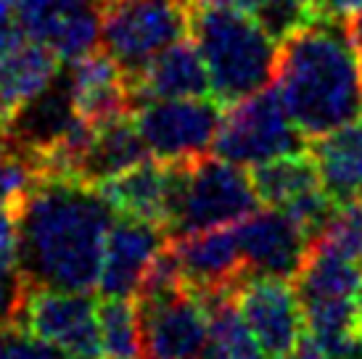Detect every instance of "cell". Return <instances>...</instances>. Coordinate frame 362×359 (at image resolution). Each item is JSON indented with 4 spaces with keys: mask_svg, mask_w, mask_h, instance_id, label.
<instances>
[{
    "mask_svg": "<svg viewBox=\"0 0 362 359\" xmlns=\"http://www.w3.org/2000/svg\"><path fill=\"white\" fill-rule=\"evenodd\" d=\"M114 209L77 177H37L19 206V278L27 288H98Z\"/></svg>",
    "mask_w": 362,
    "mask_h": 359,
    "instance_id": "cell-1",
    "label": "cell"
},
{
    "mask_svg": "<svg viewBox=\"0 0 362 359\" xmlns=\"http://www.w3.org/2000/svg\"><path fill=\"white\" fill-rule=\"evenodd\" d=\"M275 88L307 140L362 117V56L346 19H315L281 40Z\"/></svg>",
    "mask_w": 362,
    "mask_h": 359,
    "instance_id": "cell-2",
    "label": "cell"
},
{
    "mask_svg": "<svg viewBox=\"0 0 362 359\" xmlns=\"http://www.w3.org/2000/svg\"><path fill=\"white\" fill-rule=\"evenodd\" d=\"M191 35L209 71L211 98L225 109L275 82L281 42L252 13L193 0Z\"/></svg>",
    "mask_w": 362,
    "mask_h": 359,
    "instance_id": "cell-3",
    "label": "cell"
},
{
    "mask_svg": "<svg viewBox=\"0 0 362 359\" xmlns=\"http://www.w3.org/2000/svg\"><path fill=\"white\" fill-rule=\"evenodd\" d=\"M259 196L252 172L220 156L170 164V238L225 228L257 211Z\"/></svg>",
    "mask_w": 362,
    "mask_h": 359,
    "instance_id": "cell-4",
    "label": "cell"
},
{
    "mask_svg": "<svg viewBox=\"0 0 362 359\" xmlns=\"http://www.w3.org/2000/svg\"><path fill=\"white\" fill-rule=\"evenodd\" d=\"M307 146L310 140L296 127L272 82L270 88L228 106L214 140V153L252 170L278 156L307 151Z\"/></svg>",
    "mask_w": 362,
    "mask_h": 359,
    "instance_id": "cell-5",
    "label": "cell"
},
{
    "mask_svg": "<svg viewBox=\"0 0 362 359\" xmlns=\"http://www.w3.org/2000/svg\"><path fill=\"white\" fill-rule=\"evenodd\" d=\"M193 0L103 3L101 42L124 74L141 71L164 48L191 35Z\"/></svg>",
    "mask_w": 362,
    "mask_h": 359,
    "instance_id": "cell-6",
    "label": "cell"
},
{
    "mask_svg": "<svg viewBox=\"0 0 362 359\" xmlns=\"http://www.w3.org/2000/svg\"><path fill=\"white\" fill-rule=\"evenodd\" d=\"M146 148L161 164H191L209 153L220 130V103L206 98H156L132 111Z\"/></svg>",
    "mask_w": 362,
    "mask_h": 359,
    "instance_id": "cell-7",
    "label": "cell"
},
{
    "mask_svg": "<svg viewBox=\"0 0 362 359\" xmlns=\"http://www.w3.org/2000/svg\"><path fill=\"white\" fill-rule=\"evenodd\" d=\"M16 322L71 359H103L98 301L90 293L24 286Z\"/></svg>",
    "mask_w": 362,
    "mask_h": 359,
    "instance_id": "cell-8",
    "label": "cell"
},
{
    "mask_svg": "<svg viewBox=\"0 0 362 359\" xmlns=\"http://www.w3.org/2000/svg\"><path fill=\"white\" fill-rule=\"evenodd\" d=\"M143 359H206L209 312L188 286L153 299H135Z\"/></svg>",
    "mask_w": 362,
    "mask_h": 359,
    "instance_id": "cell-9",
    "label": "cell"
},
{
    "mask_svg": "<svg viewBox=\"0 0 362 359\" xmlns=\"http://www.w3.org/2000/svg\"><path fill=\"white\" fill-rule=\"evenodd\" d=\"M235 301L264 357L286 359L299 351L307 328L296 283L275 275H246L235 286Z\"/></svg>",
    "mask_w": 362,
    "mask_h": 359,
    "instance_id": "cell-10",
    "label": "cell"
},
{
    "mask_svg": "<svg viewBox=\"0 0 362 359\" xmlns=\"http://www.w3.org/2000/svg\"><path fill=\"white\" fill-rule=\"evenodd\" d=\"M249 275H275L293 280L312 246V235L299 220L281 206L267 211H252L235 225Z\"/></svg>",
    "mask_w": 362,
    "mask_h": 359,
    "instance_id": "cell-11",
    "label": "cell"
},
{
    "mask_svg": "<svg viewBox=\"0 0 362 359\" xmlns=\"http://www.w3.org/2000/svg\"><path fill=\"white\" fill-rule=\"evenodd\" d=\"M170 243V233L146 220L124 217L114 220L103 249L101 278L98 290L101 296H135L146 269L151 267L164 246Z\"/></svg>",
    "mask_w": 362,
    "mask_h": 359,
    "instance_id": "cell-12",
    "label": "cell"
},
{
    "mask_svg": "<svg viewBox=\"0 0 362 359\" xmlns=\"http://www.w3.org/2000/svg\"><path fill=\"white\" fill-rule=\"evenodd\" d=\"M172 246L180 261L185 286L199 296L235 290V286L249 275L235 230H204L172 238Z\"/></svg>",
    "mask_w": 362,
    "mask_h": 359,
    "instance_id": "cell-13",
    "label": "cell"
},
{
    "mask_svg": "<svg viewBox=\"0 0 362 359\" xmlns=\"http://www.w3.org/2000/svg\"><path fill=\"white\" fill-rule=\"evenodd\" d=\"M69 88L74 109L93 127L127 117L132 111L130 80L109 50H93L69 64Z\"/></svg>",
    "mask_w": 362,
    "mask_h": 359,
    "instance_id": "cell-14",
    "label": "cell"
},
{
    "mask_svg": "<svg viewBox=\"0 0 362 359\" xmlns=\"http://www.w3.org/2000/svg\"><path fill=\"white\" fill-rule=\"evenodd\" d=\"M132 90V111L156 98H206L211 95L209 71L196 42L182 37L156 53L141 71L127 77Z\"/></svg>",
    "mask_w": 362,
    "mask_h": 359,
    "instance_id": "cell-15",
    "label": "cell"
},
{
    "mask_svg": "<svg viewBox=\"0 0 362 359\" xmlns=\"http://www.w3.org/2000/svg\"><path fill=\"white\" fill-rule=\"evenodd\" d=\"M74 119H77V109H74V98H71L69 77L64 74L61 82L56 77L42 93L16 106L11 114L8 127L0 138L11 140L27 153L37 156L40 151L53 146L69 130Z\"/></svg>",
    "mask_w": 362,
    "mask_h": 359,
    "instance_id": "cell-16",
    "label": "cell"
},
{
    "mask_svg": "<svg viewBox=\"0 0 362 359\" xmlns=\"http://www.w3.org/2000/svg\"><path fill=\"white\" fill-rule=\"evenodd\" d=\"M95 188L111 204V209L124 217L146 220L167 230L170 214V164L141 161L130 170L98 182Z\"/></svg>",
    "mask_w": 362,
    "mask_h": 359,
    "instance_id": "cell-17",
    "label": "cell"
},
{
    "mask_svg": "<svg viewBox=\"0 0 362 359\" xmlns=\"http://www.w3.org/2000/svg\"><path fill=\"white\" fill-rule=\"evenodd\" d=\"M310 153L322 188L336 204L362 199V117L310 140Z\"/></svg>",
    "mask_w": 362,
    "mask_h": 359,
    "instance_id": "cell-18",
    "label": "cell"
},
{
    "mask_svg": "<svg viewBox=\"0 0 362 359\" xmlns=\"http://www.w3.org/2000/svg\"><path fill=\"white\" fill-rule=\"evenodd\" d=\"M146 159H148V148H146L135 122L130 117H119L109 124L95 127V138L85 156L80 177L90 185H98L103 180L130 170Z\"/></svg>",
    "mask_w": 362,
    "mask_h": 359,
    "instance_id": "cell-19",
    "label": "cell"
},
{
    "mask_svg": "<svg viewBox=\"0 0 362 359\" xmlns=\"http://www.w3.org/2000/svg\"><path fill=\"white\" fill-rule=\"evenodd\" d=\"M61 74V59L40 40H21L0 61V93L16 109L35 98Z\"/></svg>",
    "mask_w": 362,
    "mask_h": 359,
    "instance_id": "cell-20",
    "label": "cell"
},
{
    "mask_svg": "<svg viewBox=\"0 0 362 359\" xmlns=\"http://www.w3.org/2000/svg\"><path fill=\"white\" fill-rule=\"evenodd\" d=\"M252 180L262 204L281 206V209L322 188L320 172L312 159L310 146L307 151L278 156V159L252 167Z\"/></svg>",
    "mask_w": 362,
    "mask_h": 359,
    "instance_id": "cell-21",
    "label": "cell"
},
{
    "mask_svg": "<svg viewBox=\"0 0 362 359\" xmlns=\"http://www.w3.org/2000/svg\"><path fill=\"white\" fill-rule=\"evenodd\" d=\"M209 312V349L206 359H262L259 341L243 319L235 290H220L202 296Z\"/></svg>",
    "mask_w": 362,
    "mask_h": 359,
    "instance_id": "cell-22",
    "label": "cell"
},
{
    "mask_svg": "<svg viewBox=\"0 0 362 359\" xmlns=\"http://www.w3.org/2000/svg\"><path fill=\"white\" fill-rule=\"evenodd\" d=\"M98 328L103 359H143L141 314L132 296H101Z\"/></svg>",
    "mask_w": 362,
    "mask_h": 359,
    "instance_id": "cell-23",
    "label": "cell"
},
{
    "mask_svg": "<svg viewBox=\"0 0 362 359\" xmlns=\"http://www.w3.org/2000/svg\"><path fill=\"white\" fill-rule=\"evenodd\" d=\"M37 177L40 175H37L35 156L19 148L16 143L0 138V201L21 206V201Z\"/></svg>",
    "mask_w": 362,
    "mask_h": 359,
    "instance_id": "cell-24",
    "label": "cell"
},
{
    "mask_svg": "<svg viewBox=\"0 0 362 359\" xmlns=\"http://www.w3.org/2000/svg\"><path fill=\"white\" fill-rule=\"evenodd\" d=\"M254 19L281 42L315 21V8H312V0H264Z\"/></svg>",
    "mask_w": 362,
    "mask_h": 359,
    "instance_id": "cell-25",
    "label": "cell"
},
{
    "mask_svg": "<svg viewBox=\"0 0 362 359\" xmlns=\"http://www.w3.org/2000/svg\"><path fill=\"white\" fill-rule=\"evenodd\" d=\"M77 3L85 0H13V16L27 37L45 42L61 13H66Z\"/></svg>",
    "mask_w": 362,
    "mask_h": 359,
    "instance_id": "cell-26",
    "label": "cell"
},
{
    "mask_svg": "<svg viewBox=\"0 0 362 359\" xmlns=\"http://www.w3.org/2000/svg\"><path fill=\"white\" fill-rule=\"evenodd\" d=\"M0 359H71L66 351L53 346L40 336H35L30 330L11 322L0 330Z\"/></svg>",
    "mask_w": 362,
    "mask_h": 359,
    "instance_id": "cell-27",
    "label": "cell"
},
{
    "mask_svg": "<svg viewBox=\"0 0 362 359\" xmlns=\"http://www.w3.org/2000/svg\"><path fill=\"white\" fill-rule=\"evenodd\" d=\"M19 272V206L0 201V275Z\"/></svg>",
    "mask_w": 362,
    "mask_h": 359,
    "instance_id": "cell-28",
    "label": "cell"
},
{
    "mask_svg": "<svg viewBox=\"0 0 362 359\" xmlns=\"http://www.w3.org/2000/svg\"><path fill=\"white\" fill-rule=\"evenodd\" d=\"M21 296H24V283H21L19 272L16 275H0V330L11 322H16Z\"/></svg>",
    "mask_w": 362,
    "mask_h": 359,
    "instance_id": "cell-29",
    "label": "cell"
},
{
    "mask_svg": "<svg viewBox=\"0 0 362 359\" xmlns=\"http://www.w3.org/2000/svg\"><path fill=\"white\" fill-rule=\"evenodd\" d=\"M315 19H349L362 11V0H312Z\"/></svg>",
    "mask_w": 362,
    "mask_h": 359,
    "instance_id": "cell-30",
    "label": "cell"
},
{
    "mask_svg": "<svg viewBox=\"0 0 362 359\" xmlns=\"http://www.w3.org/2000/svg\"><path fill=\"white\" fill-rule=\"evenodd\" d=\"M24 40V32H21L16 16H0V61L8 56L11 50L16 48Z\"/></svg>",
    "mask_w": 362,
    "mask_h": 359,
    "instance_id": "cell-31",
    "label": "cell"
},
{
    "mask_svg": "<svg viewBox=\"0 0 362 359\" xmlns=\"http://www.w3.org/2000/svg\"><path fill=\"white\" fill-rule=\"evenodd\" d=\"M346 32H349V37H352L357 53L362 56V11L360 13H352V16L346 19Z\"/></svg>",
    "mask_w": 362,
    "mask_h": 359,
    "instance_id": "cell-32",
    "label": "cell"
},
{
    "mask_svg": "<svg viewBox=\"0 0 362 359\" xmlns=\"http://www.w3.org/2000/svg\"><path fill=\"white\" fill-rule=\"evenodd\" d=\"M11 114H13V106H11L8 100H6V95L0 93V135H3V132H6V127H8Z\"/></svg>",
    "mask_w": 362,
    "mask_h": 359,
    "instance_id": "cell-33",
    "label": "cell"
},
{
    "mask_svg": "<svg viewBox=\"0 0 362 359\" xmlns=\"http://www.w3.org/2000/svg\"><path fill=\"white\" fill-rule=\"evenodd\" d=\"M357 314H360V325H362V288L357 293Z\"/></svg>",
    "mask_w": 362,
    "mask_h": 359,
    "instance_id": "cell-34",
    "label": "cell"
},
{
    "mask_svg": "<svg viewBox=\"0 0 362 359\" xmlns=\"http://www.w3.org/2000/svg\"><path fill=\"white\" fill-rule=\"evenodd\" d=\"M103 3H117V0H101V6H103Z\"/></svg>",
    "mask_w": 362,
    "mask_h": 359,
    "instance_id": "cell-35",
    "label": "cell"
},
{
    "mask_svg": "<svg viewBox=\"0 0 362 359\" xmlns=\"http://www.w3.org/2000/svg\"><path fill=\"white\" fill-rule=\"evenodd\" d=\"M286 359H296V354H293V357H286Z\"/></svg>",
    "mask_w": 362,
    "mask_h": 359,
    "instance_id": "cell-36",
    "label": "cell"
}]
</instances>
